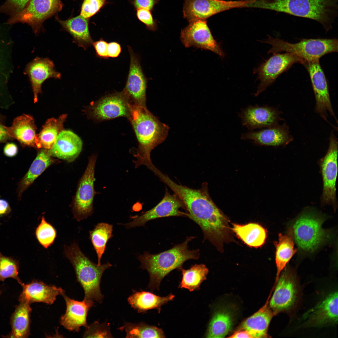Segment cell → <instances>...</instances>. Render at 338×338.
I'll return each instance as SVG.
<instances>
[{
	"mask_svg": "<svg viewBox=\"0 0 338 338\" xmlns=\"http://www.w3.org/2000/svg\"><path fill=\"white\" fill-rule=\"evenodd\" d=\"M82 146V141L78 136L70 131L63 130L49 150L51 156L71 162L79 156Z\"/></svg>",
	"mask_w": 338,
	"mask_h": 338,
	"instance_id": "obj_24",
	"label": "cell"
},
{
	"mask_svg": "<svg viewBox=\"0 0 338 338\" xmlns=\"http://www.w3.org/2000/svg\"><path fill=\"white\" fill-rule=\"evenodd\" d=\"M305 62L303 59L291 53L273 54L272 56L254 70V73L258 74V79L260 81L254 94L255 96L264 91L293 64L296 63L303 64Z\"/></svg>",
	"mask_w": 338,
	"mask_h": 338,
	"instance_id": "obj_10",
	"label": "cell"
},
{
	"mask_svg": "<svg viewBox=\"0 0 338 338\" xmlns=\"http://www.w3.org/2000/svg\"><path fill=\"white\" fill-rule=\"evenodd\" d=\"M195 238L187 237L183 243L157 254L145 252L138 256L141 268L147 270L149 274L148 288L151 291L158 289L163 279L172 271L182 267L186 261L199 258V249L190 250L188 247L189 243Z\"/></svg>",
	"mask_w": 338,
	"mask_h": 338,
	"instance_id": "obj_3",
	"label": "cell"
},
{
	"mask_svg": "<svg viewBox=\"0 0 338 338\" xmlns=\"http://www.w3.org/2000/svg\"><path fill=\"white\" fill-rule=\"evenodd\" d=\"M121 48L120 44L116 42L108 43L107 53L108 57L115 58L118 57L121 53Z\"/></svg>",
	"mask_w": 338,
	"mask_h": 338,
	"instance_id": "obj_47",
	"label": "cell"
},
{
	"mask_svg": "<svg viewBox=\"0 0 338 338\" xmlns=\"http://www.w3.org/2000/svg\"><path fill=\"white\" fill-rule=\"evenodd\" d=\"M229 338H252L248 332L246 330H240L233 333Z\"/></svg>",
	"mask_w": 338,
	"mask_h": 338,
	"instance_id": "obj_51",
	"label": "cell"
},
{
	"mask_svg": "<svg viewBox=\"0 0 338 338\" xmlns=\"http://www.w3.org/2000/svg\"><path fill=\"white\" fill-rule=\"evenodd\" d=\"M18 148L17 145L12 143H7L5 146L3 152L5 155L9 157L15 156L18 153Z\"/></svg>",
	"mask_w": 338,
	"mask_h": 338,
	"instance_id": "obj_48",
	"label": "cell"
},
{
	"mask_svg": "<svg viewBox=\"0 0 338 338\" xmlns=\"http://www.w3.org/2000/svg\"><path fill=\"white\" fill-rule=\"evenodd\" d=\"M323 218L315 211L307 210L293 221L288 228L300 252L311 253L332 238L330 231L322 227Z\"/></svg>",
	"mask_w": 338,
	"mask_h": 338,
	"instance_id": "obj_5",
	"label": "cell"
},
{
	"mask_svg": "<svg viewBox=\"0 0 338 338\" xmlns=\"http://www.w3.org/2000/svg\"><path fill=\"white\" fill-rule=\"evenodd\" d=\"M130 64L125 87L122 91L130 104L146 106L147 79L142 71L140 58L128 46Z\"/></svg>",
	"mask_w": 338,
	"mask_h": 338,
	"instance_id": "obj_17",
	"label": "cell"
},
{
	"mask_svg": "<svg viewBox=\"0 0 338 338\" xmlns=\"http://www.w3.org/2000/svg\"><path fill=\"white\" fill-rule=\"evenodd\" d=\"M19 302L10 317L11 331L4 337L25 338L30 335V304L25 301Z\"/></svg>",
	"mask_w": 338,
	"mask_h": 338,
	"instance_id": "obj_28",
	"label": "cell"
},
{
	"mask_svg": "<svg viewBox=\"0 0 338 338\" xmlns=\"http://www.w3.org/2000/svg\"><path fill=\"white\" fill-rule=\"evenodd\" d=\"M280 112L268 106H249L243 109L239 115L243 126L248 130L269 128L276 126L281 118Z\"/></svg>",
	"mask_w": 338,
	"mask_h": 338,
	"instance_id": "obj_18",
	"label": "cell"
},
{
	"mask_svg": "<svg viewBox=\"0 0 338 338\" xmlns=\"http://www.w3.org/2000/svg\"><path fill=\"white\" fill-rule=\"evenodd\" d=\"M62 7L61 0H31L22 10L12 15L6 23H26L37 34L43 22Z\"/></svg>",
	"mask_w": 338,
	"mask_h": 338,
	"instance_id": "obj_7",
	"label": "cell"
},
{
	"mask_svg": "<svg viewBox=\"0 0 338 338\" xmlns=\"http://www.w3.org/2000/svg\"><path fill=\"white\" fill-rule=\"evenodd\" d=\"M128 120L132 126L138 143L135 167L145 165L148 168L153 163L151 151L166 138L169 127L161 122L147 109L146 106L130 104Z\"/></svg>",
	"mask_w": 338,
	"mask_h": 338,
	"instance_id": "obj_1",
	"label": "cell"
},
{
	"mask_svg": "<svg viewBox=\"0 0 338 338\" xmlns=\"http://www.w3.org/2000/svg\"><path fill=\"white\" fill-rule=\"evenodd\" d=\"M56 234L54 228L47 222L43 216L41 222L35 231L36 238L44 248H47L54 242Z\"/></svg>",
	"mask_w": 338,
	"mask_h": 338,
	"instance_id": "obj_40",
	"label": "cell"
},
{
	"mask_svg": "<svg viewBox=\"0 0 338 338\" xmlns=\"http://www.w3.org/2000/svg\"><path fill=\"white\" fill-rule=\"evenodd\" d=\"M248 8L267 9L307 18L320 23L327 32L338 15V0H253Z\"/></svg>",
	"mask_w": 338,
	"mask_h": 338,
	"instance_id": "obj_2",
	"label": "cell"
},
{
	"mask_svg": "<svg viewBox=\"0 0 338 338\" xmlns=\"http://www.w3.org/2000/svg\"><path fill=\"white\" fill-rule=\"evenodd\" d=\"M181 208L185 209L182 201L175 194H170L166 188L164 197L156 206L140 215L131 217L130 222L122 225L129 229L144 226L148 221L159 218L173 216L188 218L187 212L182 211Z\"/></svg>",
	"mask_w": 338,
	"mask_h": 338,
	"instance_id": "obj_14",
	"label": "cell"
},
{
	"mask_svg": "<svg viewBox=\"0 0 338 338\" xmlns=\"http://www.w3.org/2000/svg\"><path fill=\"white\" fill-rule=\"evenodd\" d=\"M251 0H184V17L189 22L205 19L219 13L231 9L246 8Z\"/></svg>",
	"mask_w": 338,
	"mask_h": 338,
	"instance_id": "obj_13",
	"label": "cell"
},
{
	"mask_svg": "<svg viewBox=\"0 0 338 338\" xmlns=\"http://www.w3.org/2000/svg\"><path fill=\"white\" fill-rule=\"evenodd\" d=\"M232 225L233 231L248 246L257 248L265 243L267 232L260 225L254 223L242 225L235 223Z\"/></svg>",
	"mask_w": 338,
	"mask_h": 338,
	"instance_id": "obj_34",
	"label": "cell"
},
{
	"mask_svg": "<svg viewBox=\"0 0 338 338\" xmlns=\"http://www.w3.org/2000/svg\"><path fill=\"white\" fill-rule=\"evenodd\" d=\"M108 45V43L102 38L94 42L92 45L97 57L104 59L109 58L107 53Z\"/></svg>",
	"mask_w": 338,
	"mask_h": 338,
	"instance_id": "obj_45",
	"label": "cell"
},
{
	"mask_svg": "<svg viewBox=\"0 0 338 338\" xmlns=\"http://www.w3.org/2000/svg\"><path fill=\"white\" fill-rule=\"evenodd\" d=\"M105 0H84L80 15L88 18L95 14L105 3Z\"/></svg>",
	"mask_w": 338,
	"mask_h": 338,
	"instance_id": "obj_42",
	"label": "cell"
},
{
	"mask_svg": "<svg viewBox=\"0 0 338 338\" xmlns=\"http://www.w3.org/2000/svg\"><path fill=\"white\" fill-rule=\"evenodd\" d=\"M22 291L18 301H25L30 304L36 302H43L51 305L57 297L65 293L61 288L55 285L47 284L42 281L33 280L27 284L21 285Z\"/></svg>",
	"mask_w": 338,
	"mask_h": 338,
	"instance_id": "obj_22",
	"label": "cell"
},
{
	"mask_svg": "<svg viewBox=\"0 0 338 338\" xmlns=\"http://www.w3.org/2000/svg\"><path fill=\"white\" fill-rule=\"evenodd\" d=\"M303 64L310 76L315 100V112L327 122H329L327 119L329 113L337 123L331 104L327 80L319 59L305 61Z\"/></svg>",
	"mask_w": 338,
	"mask_h": 338,
	"instance_id": "obj_11",
	"label": "cell"
},
{
	"mask_svg": "<svg viewBox=\"0 0 338 338\" xmlns=\"http://www.w3.org/2000/svg\"><path fill=\"white\" fill-rule=\"evenodd\" d=\"M11 210L8 202L4 199H0V217L8 215Z\"/></svg>",
	"mask_w": 338,
	"mask_h": 338,
	"instance_id": "obj_49",
	"label": "cell"
},
{
	"mask_svg": "<svg viewBox=\"0 0 338 338\" xmlns=\"http://www.w3.org/2000/svg\"><path fill=\"white\" fill-rule=\"evenodd\" d=\"M5 128L10 136L22 145L36 147L37 127L32 116L23 114L16 118L11 126Z\"/></svg>",
	"mask_w": 338,
	"mask_h": 338,
	"instance_id": "obj_26",
	"label": "cell"
},
{
	"mask_svg": "<svg viewBox=\"0 0 338 338\" xmlns=\"http://www.w3.org/2000/svg\"><path fill=\"white\" fill-rule=\"evenodd\" d=\"M49 150L43 149L38 153L28 171L18 183V199H21L23 192L45 170L52 164L54 160L51 157Z\"/></svg>",
	"mask_w": 338,
	"mask_h": 338,
	"instance_id": "obj_31",
	"label": "cell"
},
{
	"mask_svg": "<svg viewBox=\"0 0 338 338\" xmlns=\"http://www.w3.org/2000/svg\"><path fill=\"white\" fill-rule=\"evenodd\" d=\"M270 297V295L265 304L258 311L245 319L239 327L240 330L248 332L252 338L269 337V327L274 316L269 305Z\"/></svg>",
	"mask_w": 338,
	"mask_h": 338,
	"instance_id": "obj_27",
	"label": "cell"
},
{
	"mask_svg": "<svg viewBox=\"0 0 338 338\" xmlns=\"http://www.w3.org/2000/svg\"><path fill=\"white\" fill-rule=\"evenodd\" d=\"M13 42L8 30L0 28V95L7 90L14 70Z\"/></svg>",
	"mask_w": 338,
	"mask_h": 338,
	"instance_id": "obj_25",
	"label": "cell"
},
{
	"mask_svg": "<svg viewBox=\"0 0 338 338\" xmlns=\"http://www.w3.org/2000/svg\"><path fill=\"white\" fill-rule=\"evenodd\" d=\"M158 0H133L132 3L136 9L143 8L149 10L153 8Z\"/></svg>",
	"mask_w": 338,
	"mask_h": 338,
	"instance_id": "obj_46",
	"label": "cell"
},
{
	"mask_svg": "<svg viewBox=\"0 0 338 338\" xmlns=\"http://www.w3.org/2000/svg\"><path fill=\"white\" fill-rule=\"evenodd\" d=\"M67 116L64 114L58 118H51L47 120L39 133L37 135L36 147L48 150L52 148L59 134L63 130Z\"/></svg>",
	"mask_w": 338,
	"mask_h": 338,
	"instance_id": "obj_33",
	"label": "cell"
},
{
	"mask_svg": "<svg viewBox=\"0 0 338 338\" xmlns=\"http://www.w3.org/2000/svg\"><path fill=\"white\" fill-rule=\"evenodd\" d=\"M233 325L230 311L225 308L220 309L213 314L209 324L205 337H225L231 331Z\"/></svg>",
	"mask_w": 338,
	"mask_h": 338,
	"instance_id": "obj_35",
	"label": "cell"
},
{
	"mask_svg": "<svg viewBox=\"0 0 338 338\" xmlns=\"http://www.w3.org/2000/svg\"><path fill=\"white\" fill-rule=\"evenodd\" d=\"M97 155L90 156L81 177L73 205L74 216L78 221L88 218L93 213V203L96 192L94 187L95 172Z\"/></svg>",
	"mask_w": 338,
	"mask_h": 338,
	"instance_id": "obj_9",
	"label": "cell"
},
{
	"mask_svg": "<svg viewBox=\"0 0 338 338\" xmlns=\"http://www.w3.org/2000/svg\"><path fill=\"white\" fill-rule=\"evenodd\" d=\"M174 298L175 296L171 294L161 297L149 292L134 291L127 300L131 307L139 313H145L153 309L160 312L161 306Z\"/></svg>",
	"mask_w": 338,
	"mask_h": 338,
	"instance_id": "obj_29",
	"label": "cell"
},
{
	"mask_svg": "<svg viewBox=\"0 0 338 338\" xmlns=\"http://www.w3.org/2000/svg\"><path fill=\"white\" fill-rule=\"evenodd\" d=\"M241 138L252 140L259 145L273 146H285L293 140L289 127L285 123L259 131L243 133Z\"/></svg>",
	"mask_w": 338,
	"mask_h": 338,
	"instance_id": "obj_23",
	"label": "cell"
},
{
	"mask_svg": "<svg viewBox=\"0 0 338 338\" xmlns=\"http://www.w3.org/2000/svg\"><path fill=\"white\" fill-rule=\"evenodd\" d=\"M179 269L182 271V277L179 287L191 292L199 288L202 283L206 279L209 272L207 268L203 264H195L187 269L182 267Z\"/></svg>",
	"mask_w": 338,
	"mask_h": 338,
	"instance_id": "obj_36",
	"label": "cell"
},
{
	"mask_svg": "<svg viewBox=\"0 0 338 338\" xmlns=\"http://www.w3.org/2000/svg\"><path fill=\"white\" fill-rule=\"evenodd\" d=\"M284 269L269 301V306L274 315L289 310L296 299L297 288L295 275L289 268Z\"/></svg>",
	"mask_w": 338,
	"mask_h": 338,
	"instance_id": "obj_16",
	"label": "cell"
},
{
	"mask_svg": "<svg viewBox=\"0 0 338 338\" xmlns=\"http://www.w3.org/2000/svg\"><path fill=\"white\" fill-rule=\"evenodd\" d=\"M87 110L90 118L97 122L120 117L128 119L130 115V104L122 91L101 97L92 103Z\"/></svg>",
	"mask_w": 338,
	"mask_h": 338,
	"instance_id": "obj_12",
	"label": "cell"
},
{
	"mask_svg": "<svg viewBox=\"0 0 338 338\" xmlns=\"http://www.w3.org/2000/svg\"><path fill=\"white\" fill-rule=\"evenodd\" d=\"M112 225L104 223L97 224L90 232V238L98 258V264L101 265V259L105 251L106 244L113 236Z\"/></svg>",
	"mask_w": 338,
	"mask_h": 338,
	"instance_id": "obj_37",
	"label": "cell"
},
{
	"mask_svg": "<svg viewBox=\"0 0 338 338\" xmlns=\"http://www.w3.org/2000/svg\"><path fill=\"white\" fill-rule=\"evenodd\" d=\"M124 330L126 338H165L162 330L155 326L143 322L137 323L126 322L120 328Z\"/></svg>",
	"mask_w": 338,
	"mask_h": 338,
	"instance_id": "obj_38",
	"label": "cell"
},
{
	"mask_svg": "<svg viewBox=\"0 0 338 338\" xmlns=\"http://www.w3.org/2000/svg\"><path fill=\"white\" fill-rule=\"evenodd\" d=\"M136 15L138 19L146 26L148 29L152 31L156 30V23L150 10L143 8L137 9Z\"/></svg>",
	"mask_w": 338,
	"mask_h": 338,
	"instance_id": "obj_44",
	"label": "cell"
},
{
	"mask_svg": "<svg viewBox=\"0 0 338 338\" xmlns=\"http://www.w3.org/2000/svg\"><path fill=\"white\" fill-rule=\"evenodd\" d=\"M66 256L72 264L78 281L84 292V300L94 303H101L104 298L100 290L101 277L104 271L112 266L109 262L99 265L94 263L81 251L74 243L65 248Z\"/></svg>",
	"mask_w": 338,
	"mask_h": 338,
	"instance_id": "obj_4",
	"label": "cell"
},
{
	"mask_svg": "<svg viewBox=\"0 0 338 338\" xmlns=\"http://www.w3.org/2000/svg\"><path fill=\"white\" fill-rule=\"evenodd\" d=\"M180 39L186 47L192 46L210 50L221 58L225 54L212 34L205 19L192 21L182 30Z\"/></svg>",
	"mask_w": 338,
	"mask_h": 338,
	"instance_id": "obj_15",
	"label": "cell"
},
{
	"mask_svg": "<svg viewBox=\"0 0 338 338\" xmlns=\"http://www.w3.org/2000/svg\"><path fill=\"white\" fill-rule=\"evenodd\" d=\"M19 266L18 261L4 256L0 253V281L11 278L16 280L21 285L23 283L18 276Z\"/></svg>",
	"mask_w": 338,
	"mask_h": 338,
	"instance_id": "obj_39",
	"label": "cell"
},
{
	"mask_svg": "<svg viewBox=\"0 0 338 338\" xmlns=\"http://www.w3.org/2000/svg\"><path fill=\"white\" fill-rule=\"evenodd\" d=\"M85 338H110L113 336L108 323H100L95 321L86 327L83 335Z\"/></svg>",
	"mask_w": 338,
	"mask_h": 338,
	"instance_id": "obj_41",
	"label": "cell"
},
{
	"mask_svg": "<svg viewBox=\"0 0 338 338\" xmlns=\"http://www.w3.org/2000/svg\"><path fill=\"white\" fill-rule=\"evenodd\" d=\"M62 295L65 300L66 308L65 313L60 318V324L68 330L77 332L79 331L81 327H86L88 325L86 319L88 311L94 303L84 300L78 301L71 299L65 293Z\"/></svg>",
	"mask_w": 338,
	"mask_h": 338,
	"instance_id": "obj_21",
	"label": "cell"
},
{
	"mask_svg": "<svg viewBox=\"0 0 338 338\" xmlns=\"http://www.w3.org/2000/svg\"><path fill=\"white\" fill-rule=\"evenodd\" d=\"M337 139L333 131L329 138L328 151L320 160V166L323 182L321 203L323 205H332L334 210L337 207L335 184L337 174Z\"/></svg>",
	"mask_w": 338,
	"mask_h": 338,
	"instance_id": "obj_8",
	"label": "cell"
},
{
	"mask_svg": "<svg viewBox=\"0 0 338 338\" xmlns=\"http://www.w3.org/2000/svg\"><path fill=\"white\" fill-rule=\"evenodd\" d=\"M31 0H7L0 6V13L12 15L22 10Z\"/></svg>",
	"mask_w": 338,
	"mask_h": 338,
	"instance_id": "obj_43",
	"label": "cell"
},
{
	"mask_svg": "<svg viewBox=\"0 0 338 338\" xmlns=\"http://www.w3.org/2000/svg\"><path fill=\"white\" fill-rule=\"evenodd\" d=\"M268 36L266 41L262 42L272 46L268 54L284 51L298 56L305 62L319 59L327 54L338 52V40L335 38L303 39L298 43H291Z\"/></svg>",
	"mask_w": 338,
	"mask_h": 338,
	"instance_id": "obj_6",
	"label": "cell"
},
{
	"mask_svg": "<svg viewBox=\"0 0 338 338\" xmlns=\"http://www.w3.org/2000/svg\"><path fill=\"white\" fill-rule=\"evenodd\" d=\"M1 293H2V291L0 290V295H1Z\"/></svg>",
	"mask_w": 338,
	"mask_h": 338,
	"instance_id": "obj_52",
	"label": "cell"
},
{
	"mask_svg": "<svg viewBox=\"0 0 338 338\" xmlns=\"http://www.w3.org/2000/svg\"><path fill=\"white\" fill-rule=\"evenodd\" d=\"M294 243L292 234L289 228L284 234L280 233L279 234L278 240L275 243L277 273L274 287L277 282L280 274L297 251Z\"/></svg>",
	"mask_w": 338,
	"mask_h": 338,
	"instance_id": "obj_32",
	"label": "cell"
},
{
	"mask_svg": "<svg viewBox=\"0 0 338 338\" xmlns=\"http://www.w3.org/2000/svg\"><path fill=\"white\" fill-rule=\"evenodd\" d=\"M338 293L332 292L304 315L307 325L320 326L338 320Z\"/></svg>",
	"mask_w": 338,
	"mask_h": 338,
	"instance_id": "obj_20",
	"label": "cell"
},
{
	"mask_svg": "<svg viewBox=\"0 0 338 338\" xmlns=\"http://www.w3.org/2000/svg\"><path fill=\"white\" fill-rule=\"evenodd\" d=\"M59 22L73 38V42L84 50L92 45L94 41L90 33L88 18L81 15Z\"/></svg>",
	"mask_w": 338,
	"mask_h": 338,
	"instance_id": "obj_30",
	"label": "cell"
},
{
	"mask_svg": "<svg viewBox=\"0 0 338 338\" xmlns=\"http://www.w3.org/2000/svg\"><path fill=\"white\" fill-rule=\"evenodd\" d=\"M24 73L31 83L34 103L37 102L38 95L42 92L41 86L46 80L50 78L60 79L61 77L56 70L53 62L47 58L36 57L27 64Z\"/></svg>",
	"mask_w": 338,
	"mask_h": 338,
	"instance_id": "obj_19",
	"label": "cell"
},
{
	"mask_svg": "<svg viewBox=\"0 0 338 338\" xmlns=\"http://www.w3.org/2000/svg\"><path fill=\"white\" fill-rule=\"evenodd\" d=\"M11 138L5 126L0 123V143L5 142Z\"/></svg>",
	"mask_w": 338,
	"mask_h": 338,
	"instance_id": "obj_50",
	"label": "cell"
}]
</instances>
